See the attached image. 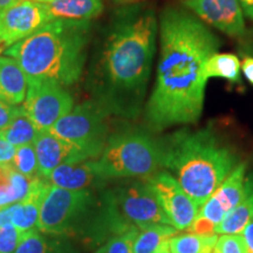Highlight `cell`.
<instances>
[{
    "mask_svg": "<svg viewBox=\"0 0 253 253\" xmlns=\"http://www.w3.org/2000/svg\"><path fill=\"white\" fill-rule=\"evenodd\" d=\"M50 183L48 179L38 176L33 178L32 185L26 197L23 201L14 203L11 224L21 233L32 229H37L39 221L40 209L46 191Z\"/></svg>",
    "mask_w": 253,
    "mask_h": 253,
    "instance_id": "cell-15",
    "label": "cell"
},
{
    "mask_svg": "<svg viewBox=\"0 0 253 253\" xmlns=\"http://www.w3.org/2000/svg\"><path fill=\"white\" fill-rule=\"evenodd\" d=\"M158 17L149 5L113 15L90 63L88 86L108 115L137 118L143 107L157 50Z\"/></svg>",
    "mask_w": 253,
    "mask_h": 253,
    "instance_id": "cell-2",
    "label": "cell"
},
{
    "mask_svg": "<svg viewBox=\"0 0 253 253\" xmlns=\"http://www.w3.org/2000/svg\"><path fill=\"white\" fill-rule=\"evenodd\" d=\"M212 253H249L242 236L221 235L217 239Z\"/></svg>",
    "mask_w": 253,
    "mask_h": 253,
    "instance_id": "cell-27",
    "label": "cell"
},
{
    "mask_svg": "<svg viewBox=\"0 0 253 253\" xmlns=\"http://www.w3.org/2000/svg\"><path fill=\"white\" fill-rule=\"evenodd\" d=\"M242 237L244 239L246 248H248L249 253H253V219L249 221L248 225L245 226V229L242 231Z\"/></svg>",
    "mask_w": 253,
    "mask_h": 253,
    "instance_id": "cell-33",
    "label": "cell"
},
{
    "mask_svg": "<svg viewBox=\"0 0 253 253\" xmlns=\"http://www.w3.org/2000/svg\"><path fill=\"white\" fill-rule=\"evenodd\" d=\"M90 21H49L26 39L7 47L28 81H52L67 87L84 73L90 41Z\"/></svg>",
    "mask_w": 253,
    "mask_h": 253,
    "instance_id": "cell-3",
    "label": "cell"
},
{
    "mask_svg": "<svg viewBox=\"0 0 253 253\" xmlns=\"http://www.w3.org/2000/svg\"><path fill=\"white\" fill-rule=\"evenodd\" d=\"M177 233L171 225H153L138 229L135 237L132 252L134 253H158L169 245V240Z\"/></svg>",
    "mask_w": 253,
    "mask_h": 253,
    "instance_id": "cell-22",
    "label": "cell"
},
{
    "mask_svg": "<svg viewBox=\"0 0 253 253\" xmlns=\"http://www.w3.org/2000/svg\"><path fill=\"white\" fill-rule=\"evenodd\" d=\"M52 20L42 2L18 0L0 12V43L13 46Z\"/></svg>",
    "mask_w": 253,
    "mask_h": 253,
    "instance_id": "cell-12",
    "label": "cell"
},
{
    "mask_svg": "<svg viewBox=\"0 0 253 253\" xmlns=\"http://www.w3.org/2000/svg\"><path fill=\"white\" fill-rule=\"evenodd\" d=\"M246 168L248 164L240 162L214 190L213 194L199 209L198 214L188 229L189 232L216 235V226L245 197L249 182V179H246Z\"/></svg>",
    "mask_w": 253,
    "mask_h": 253,
    "instance_id": "cell-9",
    "label": "cell"
},
{
    "mask_svg": "<svg viewBox=\"0 0 253 253\" xmlns=\"http://www.w3.org/2000/svg\"><path fill=\"white\" fill-rule=\"evenodd\" d=\"M153 225H170V221L147 182H134L104 195L103 230L116 235Z\"/></svg>",
    "mask_w": 253,
    "mask_h": 253,
    "instance_id": "cell-6",
    "label": "cell"
},
{
    "mask_svg": "<svg viewBox=\"0 0 253 253\" xmlns=\"http://www.w3.org/2000/svg\"><path fill=\"white\" fill-rule=\"evenodd\" d=\"M15 1H18V0H0V12H1L4 8L7 7V6L13 4Z\"/></svg>",
    "mask_w": 253,
    "mask_h": 253,
    "instance_id": "cell-36",
    "label": "cell"
},
{
    "mask_svg": "<svg viewBox=\"0 0 253 253\" xmlns=\"http://www.w3.org/2000/svg\"><path fill=\"white\" fill-rule=\"evenodd\" d=\"M162 141L163 168L199 208L240 163L236 151L209 128H182Z\"/></svg>",
    "mask_w": 253,
    "mask_h": 253,
    "instance_id": "cell-4",
    "label": "cell"
},
{
    "mask_svg": "<svg viewBox=\"0 0 253 253\" xmlns=\"http://www.w3.org/2000/svg\"><path fill=\"white\" fill-rule=\"evenodd\" d=\"M217 239V235L181 233L170 238L169 249L171 253H212Z\"/></svg>",
    "mask_w": 253,
    "mask_h": 253,
    "instance_id": "cell-23",
    "label": "cell"
},
{
    "mask_svg": "<svg viewBox=\"0 0 253 253\" xmlns=\"http://www.w3.org/2000/svg\"><path fill=\"white\" fill-rule=\"evenodd\" d=\"M50 184L68 190H84L103 182L89 161H71L59 166L47 178Z\"/></svg>",
    "mask_w": 253,
    "mask_h": 253,
    "instance_id": "cell-16",
    "label": "cell"
},
{
    "mask_svg": "<svg viewBox=\"0 0 253 253\" xmlns=\"http://www.w3.org/2000/svg\"><path fill=\"white\" fill-rule=\"evenodd\" d=\"M183 6L223 34L243 39L248 36L245 14L239 0H183Z\"/></svg>",
    "mask_w": 253,
    "mask_h": 253,
    "instance_id": "cell-13",
    "label": "cell"
},
{
    "mask_svg": "<svg viewBox=\"0 0 253 253\" xmlns=\"http://www.w3.org/2000/svg\"><path fill=\"white\" fill-rule=\"evenodd\" d=\"M242 74H244L246 80L253 84V56L245 55L242 60Z\"/></svg>",
    "mask_w": 253,
    "mask_h": 253,
    "instance_id": "cell-31",
    "label": "cell"
},
{
    "mask_svg": "<svg viewBox=\"0 0 253 253\" xmlns=\"http://www.w3.org/2000/svg\"><path fill=\"white\" fill-rule=\"evenodd\" d=\"M99 205L89 189L68 190L50 184L42 199L38 230L52 236L75 233Z\"/></svg>",
    "mask_w": 253,
    "mask_h": 253,
    "instance_id": "cell-7",
    "label": "cell"
},
{
    "mask_svg": "<svg viewBox=\"0 0 253 253\" xmlns=\"http://www.w3.org/2000/svg\"><path fill=\"white\" fill-rule=\"evenodd\" d=\"M15 149L17 148L13 147L12 144L7 143V142L0 138V163H9L13 160Z\"/></svg>",
    "mask_w": 253,
    "mask_h": 253,
    "instance_id": "cell-30",
    "label": "cell"
},
{
    "mask_svg": "<svg viewBox=\"0 0 253 253\" xmlns=\"http://www.w3.org/2000/svg\"><path fill=\"white\" fill-rule=\"evenodd\" d=\"M13 253H52L50 242L41 231L32 229L23 233L20 243Z\"/></svg>",
    "mask_w": 253,
    "mask_h": 253,
    "instance_id": "cell-26",
    "label": "cell"
},
{
    "mask_svg": "<svg viewBox=\"0 0 253 253\" xmlns=\"http://www.w3.org/2000/svg\"><path fill=\"white\" fill-rule=\"evenodd\" d=\"M12 166L9 163H0V191L9 186V176H11Z\"/></svg>",
    "mask_w": 253,
    "mask_h": 253,
    "instance_id": "cell-32",
    "label": "cell"
},
{
    "mask_svg": "<svg viewBox=\"0 0 253 253\" xmlns=\"http://www.w3.org/2000/svg\"><path fill=\"white\" fill-rule=\"evenodd\" d=\"M23 233L12 224L0 226V253H13L20 243Z\"/></svg>",
    "mask_w": 253,
    "mask_h": 253,
    "instance_id": "cell-28",
    "label": "cell"
},
{
    "mask_svg": "<svg viewBox=\"0 0 253 253\" xmlns=\"http://www.w3.org/2000/svg\"><path fill=\"white\" fill-rule=\"evenodd\" d=\"M145 182L154 191L170 225L177 231L188 230L198 214L199 207L175 177L168 171H158L148 177Z\"/></svg>",
    "mask_w": 253,
    "mask_h": 253,
    "instance_id": "cell-11",
    "label": "cell"
},
{
    "mask_svg": "<svg viewBox=\"0 0 253 253\" xmlns=\"http://www.w3.org/2000/svg\"><path fill=\"white\" fill-rule=\"evenodd\" d=\"M158 253H171V252H170L169 245H168V246H166V248H164L163 250H161V251H160V252H158Z\"/></svg>",
    "mask_w": 253,
    "mask_h": 253,
    "instance_id": "cell-37",
    "label": "cell"
},
{
    "mask_svg": "<svg viewBox=\"0 0 253 253\" xmlns=\"http://www.w3.org/2000/svg\"><path fill=\"white\" fill-rule=\"evenodd\" d=\"M253 217V179H249L245 197L214 229L216 235H238Z\"/></svg>",
    "mask_w": 253,
    "mask_h": 253,
    "instance_id": "cell-20",
    "label": "cell"
},
{
    "mask_svg": "<svg viewBox=\"0 0 253 253\" xmlns=\"http://www.w3.org/2000/svg\"><path fill=\"white\" fill-rule=\"evenodd\" d=\"M162 138L150 130L126 128L109 134L104 149L96 160H90L101 179L148 177L163 168Z\"/></svg>",
    "mask_w": 253,
    "mask_h": 253,
    "instance_id": "cell-5",
    "label": "cell"
},
{
    "mask_svg": "<svg viewBox=\"0 0 253 253\" xmlns=\"http://www.w3.org/2000/svg\"><path fill=\"white\" fill-rule=\"evenodd\" d=\"M20 106H14V104L8 103L7 101L0 99V130L4 129L12 121V119L17 115Z\"/></svg>",
    "mask_w": 253,
    "mask_h": 253,
    "instance_id": "cell-29",
    "label": "cell"
},
{
    "mask_svg": "<svg viewBox=\"0 0 253 253\" xmlns=\"http://www.w3.org/2000/svg\"><path fill=\"white\" fill-rule=\"evenodd\" d=\"M156 78L145 104L151 131L195 125L204 108L209 56L219 52V37L185 7L168 6L158 17Z\"/></svg>",
    "mask_w": 253,
    "mask_h": 253,
    "instance_id": "cell-1",
    "label": "cell"
},
{
    "mask_svg": "<svg viewBox=\"0 0 253 253\" xmlns=\"http://www.w3.org/2000/svg\"><path fill=\"white\" fill-rule=\"evenodd\" d=\"M23 107L39 130L50 129L74 108V100L65 86L52 81H28Z\"/></svg>",
    "mask_w": 253,
    "mask_h": 253,
    "instance_id": "cell-10",
    "label": "cell"
},
{
    "mask_svg": "<svg viewBox=\"0 0 253 253\" xmlns=\"http://www.w3.org/2000/svg\"><path fill=\"white\" fill-rule=\"evenodd\" d=\"M245 38H248V41H246L245 43V49L246 52H248V54L246 55H251L253 56V31L251 32V33H248V36H246Z\"/></svg>",
    "mask_w": 253,
    "mask_h": 253,
    "instance_id": "cell-35",
    "label": "cell"
},
{
    "mask_svg": "<svg viewBox=\"0 0 253 253\" xmlns=\"http://www.w3.org/2000/svg\"><path fill=\"white\" fill-rule=\"evenodd\" d=\"M107 114L94 101L78 104L50 130L71 143L84 160H96L108 140Z\"/></svg>",
    "mask_w": 253,
    "mask_h": 253,
    "instance_id": "cell-8",
    "label": "cell"
},
{
    "mask_svg": "<svg viewBox=\"0 0 253 253\" xmlns=\"http://www.w3.org/2000/svg\"><path fill=\"white\" fill-rule=\"evenodd\" d=\"M33 147L38 158L39 175L46 179L53 170L63 163L71 161H88L84 160L71 143L50 129L39 130L33 142Z\"/></svg>",
    "mask_w": 253,
    "mask_h": 253,
    "instance_id": "cell-14",
    "label": "cell"
},
{
    "mask_svg": "<svg viewBox=\"0 0 253 253\" xmlns=\"http://www.w3.org/2000/svg\"><path fill=\"white\" fill-rule=\"evenodd\" d=\"M38 132H39V129L28 118L23 104H21L17 115L4 129L0 130V138H2L13 147L19 148L23 145L33 144Z\"/></svg>",
    "mask_w": 253,
    "mask_h": 253,
    "instance_id": "cell-21",
    "label": "cell"
},
{
    "mask_svg": "<svg viewBox=\"0 0 253 253\" xmlns=\"http://www.w3.org/2000/svg\"><path fill=\"white\" fill-rule=\"evenodd\" d=\"M28 79L13 58L0 55V99L20 106L26 99Z\"/></svg>",
    "mask_w": 253,
    "mask_h": 253,
    "instance_id": "cell-17",
    "label": "cell"
},
{
    "mask_svg": "<svg viewBox=\"0 0 253 253\" xmlns=\"http://www.w3.org/2000/svg\"><path fill=\"white\" fill-rule=\"evenodd\" d=\"M137 232V227H131L125 232L113 235L94 253H134L132 245Z\"/></svg>",
    "mask_w": 253,
    "mask_h": 253,
    "instance_id": "cell-25",
    "label": "cell"
},
{
    "mask_svg": "<svg viewBox=\"0 0 253 253\" xmlns=\"http://www.w3.org/2000/svg\"><path fill=\"white\" fill-rule=\"evenodd\" d=\"M36 1H38V2H48V1H50V0H36Z\"/></svg>",
    "mask_w": 253,
    "mask_h": 253,
    "instance_id": "cell-38",
    "label": "cell"
},
{
    "mask_svg": "<svg viewBox=\"0 0 253 253\" xmlns=\"http://www.w3.org/2000/svg\"><path fill=\"white\" fill-rule=\"evenodd\" d=\"M42 4L53 20L90 21L103 11L102 0H50Z\"/></svg>",
    "mask_w": 253,
    "mask_h": 253,
    "instance_id": "cell-18",
    "label": "cell"
},
{
    "mask_svg": "<svg viewBox=\"0 0 253 253\" xmlns=\"http://www.w3.org/2000/svg\"><path fill=\"white\" fill-rule=\"evenodd\" d=\"M202 77L205 81L210 79H224L230 82L242 81V61L233 53L216 52L209 56L204 63Z\"/></svg>",
    "mask_w": 253,
    "mask_h": 253,
    "instance_id": "cell-19",
    "label": "cell"
},
{
    "mask_svg": "<svg viewBox=\"0 0 253 253\" xmlns=\"http://www.w3.org/2000/svg\"><path fill=\"white\" fill-rule=\"evenodd\" d=\"M12 168L21 175L33 179L39 175V166L33 144L23 145L15 149L13 160L9 162Z\"/></svg>",
    "mask_w": 253,
    "mask_h": 253,
    "instance_id": "cell-24",
    "label": "cell"
},
{
    "mask_svg": "<svg viewBox=\"0 0 253 253\" xmlns=\"http://www.w3.org/2000/svg\"><path fill=\"white\" fill-rule=\"evenodd\" d=\"M246 18L253 21V0H239Z\"/></svg>",
    "mask_w": 253,
    "mask_h": 253,
    "instance_id": "cell-34",
    "label": "cell"
}]
</instances>
